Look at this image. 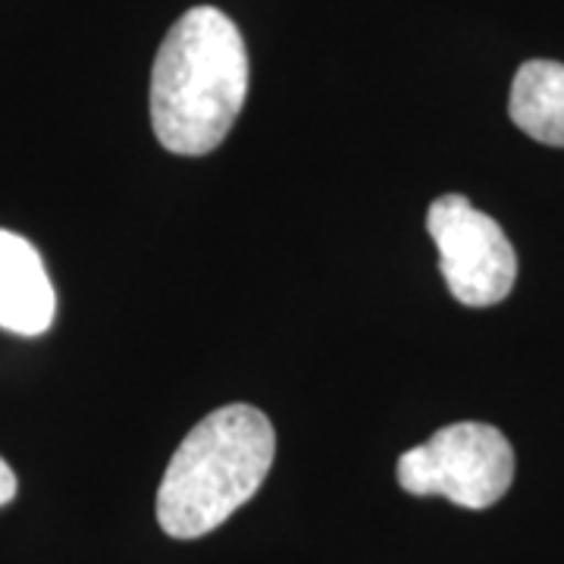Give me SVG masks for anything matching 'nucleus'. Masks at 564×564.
Returning a JSON list of instances; mask_svg holds the SVG:
<instances>
[{
  "label": "nucleus",
  "instance_id": "f257e3e1",
  "mask_svg": "<svg viewBox=\"0 0 564 564\" xmlns=\"http://www.w3.org/2000/svg\"><path fill=\"white\" fill-rule=\"evenodd\" d=\"M248 47L217 7L188 10L166 32L151 73V122L170 154L220 148L248 98Z\"/></svg>",
  "mask_w": 564,
  "mask_h": 564
},
{
  "label": "nucleus",
  "instance_id": "f03ea898",
  "mask_svg": "<svg viewBox=\"0 0 564 564\" xmlns=\"http://www.w3.org/2000/svg\"><path fill=\"white\" fill-rule=\"evenodd\" d=\"M276 458L273 423L254 404H226L182 440L158 489V521L173 540H198L229 521Z\"/></svg>",
  "mask_w": 564,
  "mask_h": 564
},
{
  "label": "nucleus",
  "instance_id": "7ed1b4c3",
  "mask_svg": "<svg viewBox=\"0 0 564 564\" xmlns=\"http://www.w3.org/2000/svg\"><path fill=\"white\" fill-rule=\"evenodd\" d=\"M395 474L411 496H443L462 508L484 511L511 489L514 448L489 423H448L404 452Z\"/></svg>",
  "mask_w": 564,
  "mask_h": 564
},
{
  "label": "nucleus",
  "instance_id": "20e7f679",
  "mask_svg": "<svg viewBox=\"0 0 564 564\" xmlns=\"http://www.w3.org/2000/svg\"><path fill=\"white\" fill-rule=\"evenodd\" d=\"M426 229L440 251L448 292L467 307L505 302L518 280V254L489 214L464 195H443L430 204Z\"/></svg>",
  "mask_w": 564,
  "mask_h": 564
},
{
  "label": "nucleus",
  "instance_id": "39448f33",
  "mask_svg": "<svg viewBox=\"0 0 564 564\" xmlns=\"http://www.w3.org/2000/svg\"><path fill=\"white\" fill-rule=\"evenodd\" d=\"M57 311L54 285L39 248L10 229H0V329L41 336Z\"/></svg>",
  "mask_w": 564,
  "mask_h": 564
},
{
  "label": "nucleus",
  "instance_id": "423d86ee",
  "mask_svg": "<svg viewBox=\"0 0 564 564\" xmlns=\"http://www.w3.org/2000/svg\"><path fill=\"white\" fill-rule=\"evenodd\" d=\"M508 113L530 139L564 148V63L527 61L511 82Z\"/></svg>",
  "mask_w": 564,
  "mask_h": 564
},
{
  "label": "nucleus",
  "instance_id": "0eeeda50",
  "mask_svg": "<svg viewBox=\"0 0 564 564\" xmlns=\"http://www.w3.org/2000/svg\"><path fill=\"white\" fill-rule=\"evenodd\" d=\"M17 489H20V484H17V474H13V467L0 458V508L17 499Z\"/></svg>",
  "mask_w": 564,
  "mask_h": 564
}]
</instances>
